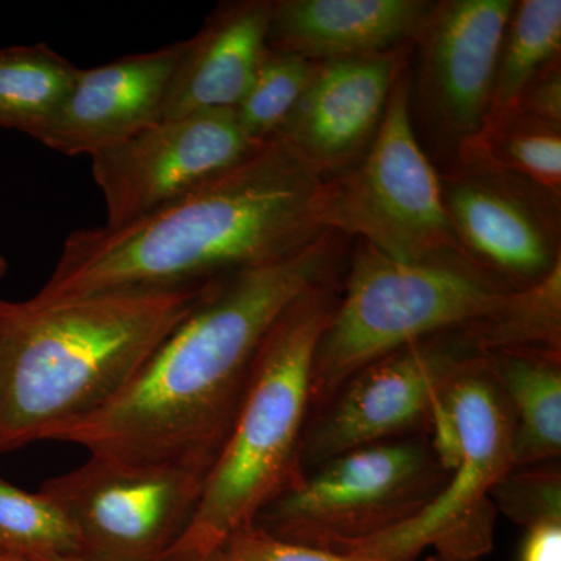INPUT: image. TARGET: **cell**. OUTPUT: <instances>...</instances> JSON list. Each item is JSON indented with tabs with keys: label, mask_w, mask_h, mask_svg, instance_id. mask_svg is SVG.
Listing matches in <instances>:
<instances>
[{
	"label": "cell",
	"mask_w": 561,
	"mask_h": 561,
	"mask_svg": "<svg viewBox=\"0 0 561 561\" xmlns=\"http://www.w3.org/2000/svg\"><path fill=\"white\" fill-rule=\"evenodd\" d=\"M442 398L456 426V465L419 516L373 538L398 561H413L427 548L456 559H481L493 545L490 493L513 470L511 408L481 354L461 362Z\"/></svg>",
	"instance_id": "ba28073f"
},
{
	"label": "cell",
	"mask_w": 561,
	"mask_h": 561,
	"mask_svg": "<svg viewBox=\"0 0 561 561\" xmlns=\"http://www.w3.org/2000/svg\"><path fill=\"white\" fill-rule=\"evenodd\" d=\"M316 210L323 230L401 260L461 250L443 206L440 172L412 121L409 66L394 83L367 153L346 171L320 181Z\"/></svg>",
	"instance_id": "52a82bcc"
},
{
	"label": "cell",
	"mask_w": 561,
	"mask_h": 561,
	"mask_svg": "<svg viewBox=\"0 0 561 561\" xmlns=\"http://www.w3.org/2000/svg\"><path fill=\"white\" fill-rule=\"evenodd\" d=\"M350 242L324 231L280 260L214 279L116 398L47 432L44 440L205 482L273 324L302 294L342 275Z\"/></svg>",
	"instance_id": "6da1fadb"
},
{
	"label": "cell",
	"mask_w": 561,
	"mask_h": 561,
	"mask_svg": "<svg viewBox=\"0 0 561 561\" xmlns=\"http://www.w3.org/2000/svg\"><path fill=\"white\" fill-rule=\"evenodd\" d=\"M0 561H25L20 557L9 556V553H0Z\"/></svg>",
	"instance_id": "1f68e13d"
},
{
	"label": "cell",
	"mask_w": 561,
	"mask_h": 561,
	"mask_svg": "<svg viewBox=\"0 0 561 561\" xmlns=\"http://www.w3.org/2000/svg\"><path fill=\"white\" fill-rule=\"evenodd\" d=\"M413 44L386 54L320 62L278 138L321 181L337 175L367 153L381 127L387 103Z\"/></svg>",
	"instance_id": "5bb4252c"
},
{
	"label": "cell",
	"mask_w": 561,
	"mask_h": 561,
	"mask_svg": "<svg viewBox=\"0 0 561 561\" xmlns=\"http://www.w3.org/2000/svg\"><path fill=\"white\" fill-rule=\"evenodd\" d=\"M552 463L513 468L494 486L502 511L513 522L527 527L546 519H561L560 470Z\"/></svg>",
	"instance_id": "d4e9b609"
},
{
	"label": "cell",
	"mask_w": 561,
	"mask_h": 561,
	"mask_svg": "<svg viewBox=\"0 0 561 561\" xmlns=\"http://www.w3.org/2000/svg\"><path fill=\"white\" fill-rule=\"evenodd\" d=\"M234 110L157 122L92 158V179L105 201L108 228L142 219L180 201L260 147Z\"/></svg>",
	"instance_id": "30bf717a"
},
{
	"label": "cell",
	"mask_w": 561,
	"mask_h": 561,
	"mask_svg": "<svg viewBox=\"0 0 561 561\" xmlns=\"http://www.w3.org/2000/svg\"><path fill=\"white\" fill-rule=\"evenodd\" d=\"M181 51L183 41L79 69L68 99L35 139L68 157H94L157 124Z\"/></svg>",
	"instance_id": "9a60e30c"
},
{
	"label": "cell",
	"mask_w": 561,
	"mask_h": 561,
	"mask_svg": "<svg viewBox=\"0 0 561 561\" xmlns=\"http://www.w3.org/2000/svg\"><path fill=\"white\" fill-rule=\"evenodd\" d=\"M427 0H275L268 46L313 62L351 60L413 44Z\"/></svg>",
	"instance_id": "e0dca14e"
},
{
	"label": "cell",
	"mask_w": 561,
	"mask_h": 561,
	"mask_svg": "<svg viewBox=\"0 0 561 561\" xmlns=\"http://www.w3.org/2000/svg\"><path fill=\"white\" fill-rule=\"evenodd\" d=\"M559 57L560 0L516 2L497 54L489 114L515 105L527 81Z\"/></svg>",
	"instance_id": "7402d4cb"
},
{
	"label": "cell",
	"mask_w": 561,
	"mask_h": 561,
	"mask_svg": "<svg viewBox=\"0 0 561 561\" xmlns=\"http://www.w3.org/2000/svg\"><path fill=\"white\" fill-rule=\"evenodd\" d=\"M341 284L342 275L306 291L273 324L190 526L165 561H202L231 531L256 522L305 472L313 359Z\"/></svg>",
	"instance_id": "277c9868"
},
{
	"label": "cell",
	"mask_w": 561,
	"mask_h": 561,
	"mask_svg": "<svg viewBox=\"0 0 561 561\" xmlns=\"http://www.w3.org/2000/svg\"><path fill=\"white\" fill-rule=\"evenodd\" d=\"M424 561H481L479 559H456V557L440 556V553H434V556L427 557Z\"/></svg>",
	"instance_id": "f1b7e54d"
},
{
	"label": "cell",
	"mask_w": 561,
	"mask_h": 561,
	"mask_svg": "<svg viewBox=\"0 0 561 561\" xmlns=\"http://www.w3.org/2000/svg\"><path fill=\"white\" fill-rule=\"evenodd\" d=\"M515 3L434 2L413 41L421 122L435 149L451 162L460 144L479 130L489 114L497 54Z\"/></svg>",
	"instance_id": "8fae6325"
},
{
	"label": "cell",
	"mask_w": 561,
	"mask_h": 561,
	"mask_svg": "<svg viewBox=\"0 0 561 561\" xmlns=\"http://www.w3.org/2000/svg\"><path fill=\"white\" fill-rule=\"evenodd\" d=\"M472 354L548 351L561 354V262L545 278L513 289L496 308L456 331Z\"/></svg>",
	"instance_id": "ffe728a7"
},
{
	"label": "cell",
	"mask_w": 561,
	"mask_h": 561,
	"mask_svg": "<svg viewBox=\"0 0 561 561\" xmlns=\"http://www.w3.org/2000/svg\"><path fill=\"white\" fill-rule=\"evenodd\" d=\"M319 66L320 62L268 46L249 90L234 110L236 119L247 138L262 144L278 135L311 84Z\"/></svg>",
	"instance_id": "cb8c5ba5"
},
{
	"label": "cell",
	"mask_w": 561,
	"mask_h": 561,
	"mask_svg": "<svg viewBox=\"0 0 561 561\" xmlns=\"http://www.w3.org/2000/svg\"><path fill=\"white\" fill-rule=\"evenodd\" d=\"M202 490L203 479L190 472L95 456L39 489L76 527L81 561H165Z\"/></svg>",
	"instance_id": "9c48e42d"
},
{
	"label": "cell",
	"mask_w": 561,
	"mask_h": 561,
	"mask_svg": "<svg viewBox=\"0 0 561 561\" xmlns=\"http://www.w3.org/2000/svg\"><path fill=\"white\" fill-rule=\"evenodd\" d=\"M449 168L515 176L561 197V128L516 105L494 111L460 144Z\"/></svg>",
	"instance_id": "d6986e66"
},
{
	"label": "cell",
	"mask_w": 561,
	"mask_h": 561,
	"mask_svg": "<svg viewBox=\"0 0 561 561\" xmlns=\"http://www.w3.org/2000/svg\"><path fill=\"white\" fill-rule=\"evenodd\" d=\"M31 561H81L73 557H43V559H33Z\"/></svg>",
	"instance_id": "f546056e"
},
{
	"label": "cell",
	"mask_w": 561,
	"mask_h": 561,
	"mask_svg": "<svg viewBox=\"0 0 561 561\" xmlns=\"http://www.w3.org/2000/svg\"><path fill=\"white\" fill-rule=\"evenodd\" d=\"M482 356V354H481ZM513 419V468L551 463L561 453V354H486Z\"/></svg>",
	"instance_id": "ac0fdd59"
},
{
	"label": "cell",
	"mask_w": 561,
	"mask_h": 561,
	"mask_svg": "<svg viewBox=\"0 0 561 561\" xmlns=\"http://www.w3.org/2000/svg\"><path fill=\"white\" fill-rule=\"evenodd\" d=\"M446 482L426 443H376L302 472L254 524L294 545L350 552L419 516Z\"/></svg>",
	"instance_id": "8992f818"
},
{
	"label": "cell",
	"mask_w": 561,
	"mask_h": 561,
	"mask_svg": "<svg viewBox=\"0 0 561 561\" xmlns=\"http://www.w3.org/2000/svg\"><path fill=\"white\" fill-rule=\"evenodd\" d=\"M515 105L527 116L561 128V57L527 81Z\"/></svg>",
	"instance_id": "4316f807"
},
{
	"label": "cell",
	"mask_w": 561,
	"mask_h": 561,
	"mask_svg": "<svg viewBox=\"0 0 561 561\" xmlns=\"http://www.w3.org/2000/svg\"><path fill=\"white\" fill-rule=\"evenodd\" d=\"M519 561H561V519H546L527 526Z\"/></svg>",
	"instance_id": "83f0119b"
},
{
	"label": "cell",
	"mask_w": 561,
	"mask_h": 561,
	"mask_svg": "<svg viewBox=\"0 0 561 561\" xmlns=\"http://www.w3.org/2000/svg\"><path fill=\"white\" fill-rule=\"evenodd\" d=\"M76 527L57 502L28 493L0 476V553L25 561L79 556Z\"/></svg>",
	"instance_id": "603a6c76"
},
{
	"label": "cell",
	"mask_w": 561,
	"mask_h": 561,
	"mask_svg": "<svg viewBox=\"0 0 561 561\" xmlns=\"http://www.w3.org/2000/svg\"><path fill=\"white\" fill-rule=\"evenodd\" d=\"M272 13L273 0L221 3L183 41L161 121L238 108L267 50Z\"/></svg>",
	"instance_id": "2e32d148"
},
{
	"label": "cell",
	"mask_w": 561,
	"mask_h": 561,
	"mask_svg": "<svg viewBox=\"0 0 561 561\" xmlns=\"http://www.w3.org/2000/svg\"><path fill=\"white\" fill-rule=\"evenodd\" d=\"M472 353L456 331L434 335L373 362L353 376L302 442L301 467L391 440L426 426L432 404L449 376ZM324 405V408H327Z\"/></svg>",
	"instance_id": "7c38bea8"
},
{
	"label": "cell",
	"mask_w": 561,
	"mask_h": 561,
	"mask_svg": "<svg viewBox=\"0 0 561 561\" xmlns=\"http://www.w3.org/2000/svg\"><path fill=\"white\" fill-rule=\"evenodd\" d=\"M202 561H389L368 551L331 552L279 540L256 524L239 527Z\"/></svg>",
	"instance_id": "484cf974"
},
{
	"label": "cell",
	"mask_w": 561,
	"mask_h": 561,
	"mask_svg": "<svg viewBox=\"0 0 561 561\" xmlns=\"http://www.w3.org/2000/svg\"><path fill=\"white\" fill-rule=\"evenodd\" d=\"M79 68L47 44L0 49V127L36 138L60 111Z\"/></svg>",
	"instance_id": "44dd1931"
},
{
	"label": "cell",
	"mask_w": 561,
	"mask_h": 561,
	"mask_svg": "<svg viewBox=\"0 0 561 561\" xmlns=\"http://www.w3.org/2000/svg\"><path fill=\"white\" fill-rule=\"evenodd\" d=\"M443 206L463 253L523 289L561 262V197L500 173L440 172Z\"/></svg>",
	"instance_id": "4fadbf2b"
},
{
	"label": "cell",
	"mask_w": 561,
	"mask_h": 561,
	"mask_svg": "<svg viewBox=\"0 0 561 561\" xmlns=\"http://www.w3.org/2000/svg\"><path fill=\"white\" fill-rule=\"evenodd\" d=\"M341 295L313 359L311 408H324L362 368L412 343L459 331L513 290L459 249L413 260L354 241Z\"/></svg>",
	"instance_id": "5b68a950"
},
{
	"label": "cell",
	"mask_w": 561,
	"mask_h": 561,
	"mask_svg": "<svg viewBox=\"0 0 561 561\" xmlns=\"http://www.w3.org/2000/svg\"><path fill=\"white\" fill-rule=\"evenodd\" d=\"M213 280L54 305L0 298V456L108 404Z\"/></svg>",
	"instance_id": "3957f363"
},
{
	"label": "cell",
	"mask_w": 561,
	"mask_h": 561,
	"mask_svg": "<svg viewBox=\"0 0 561 561\" xmlns=\"http://www.w3.org/2000/svg\"><path fill=\"white\" fill-rule=\"evenodd\" d=\"M7 271H9V264H7L5 257L0 254V278L7 275Z\"/></svg>",
	"instance_id": "4dcf8cb0"
},
{
	"label": "cell",
	"mask_w": 561,
	"mask_h": 561,
	"mask_svg": "<svg viewBox=\"0 0 561 561\" xmlns=\"http://www.w3.org/2000/svg\"><path fill=\"white\" fill-rule=\"evenodd\" d=\"M320 179L278 136L180 201L119 228L70 232L33 300L202 283L268 264L321 232Z\"/></svg>",
	"instance_id": "7a4b0ae2"
}]
</instances>
